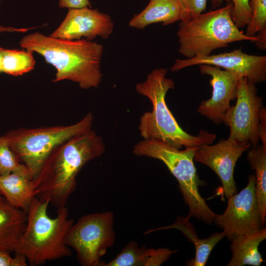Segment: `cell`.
Masks as SVG:
<instances>
[{"mask_svg":"<svg viewBox=\"0 0 266 266\" xmlns=\"http://www.w3.org/2000/svg\"><path fill=\"white\" fill-rule=\"evenodd\" d=\"M105 151L102 137L92 129L62 143L47 157L33 179L35 197L58 208L66 206L80 171Z\"/></svg>","mask_w":266,"mask_h":266,"instance_id":"obj_1","label":"cell"},{"mask_svg":"<svg viewBox=\"0 0 266 266\" xmlns=\"http://www.w3.org/2000/svg\"><path fill=\"white\" fill-rule=\"evenodd\" d=\"M22 48L36 52L55 67L53 82L68 80L83 89L97 88L102 79L103 46L86 39L67 40L36 32L22 37Z\"/></svg>","mask_w":266,"mask_h":266,"instance_id":"obj_2","label":"cell"},{"mask_svg":"<svg viewBox=\"0 0 266 266\" xmlns=\"http://www.w3.org/2000/svg\"><path fill=\"white\" fill-rule=\"evenodd\" d=\"M167 69L158 68L148 75L146 80L138 83L136 91L147 97L152 104V110L143 114L138 129L143 139H158L175 148L199 147L211 144L216 139L215 134L201 130L198 135H192L179 125L167 107L166 96L173 89V81L166 77Z\"/></svg>","mask_w":266,"mask_h":266,"instance_id":"obj_3","label":"cell"},{"mask_svg":"<svg viewBox=\"0 0 266 266\" xmlns=\"http://www.w3.org/2000/svg\"><path fill=\"white\" fill-rule=\"evenodd\" d=\"M49 201L34 197L27 213L26 227L15 250L24 256L31 266L61 259L72 255L66 237L73 221L66 206L59 207L57 215L48 214Z\"/></svg>","mask_w":266,"mask_h":266,"instance_id":"obj_4","label":"cell"},{"mask_svg":"<svg viewBox=\"0 0 266 266\" xmlns=\"http://www.w3.org/2000/svg\"><path fill=\"white\" fill-rule=\"evenodd\" d=\"M232 8V3L229 2L223 7L201 13L188 21H180L176 33L178 53L191 59L209 56L214 50L233 42L257 41L255 35H246L235 25L231 16Z\"/></svg>","mask_w":266,"mask_h":266,"instance_id":"obj_5","label":"cell"},{"mask_svg":"<svg viewBox=\"0 0 266 266\" xmlns=\"http://www.w3.org/2000/svg\"><path fill=\"white\" fill-rule=\"evenodd\" d=\"M197 148L180 150L160 140L143 139L134 146L133 153L164 163L178 182L184 200L189 206V215L209 225L217 214L210 209L199 191L200 181L194 163Z\"/></svg>","mask_w":266,"mask_h":266,"instance_id":"obj_6","label":"cell"},{"mask_svg":"<svg viewBox=\"0 0 266 266\" xmlns=\"http://www.w3.org/2000/svg\"><path fill=\"white\" fill-rule=\"evenodd\" d=\"M94 116L88 113L70 125L11 130L4 135L20 162L31 172L33 179L43 163L57 147L70 138L92 129Z\"/></svg>","mask_w":266,"mask_h":266,"instance_id":"obj_7","label":"cell"},{"mask_svg":"<svg viewBox=\"0 0 266 266\" xmlns=\"http://www.w3.org/2000/svg\"><path fill=\"white\" fill-rule=\"evenodd\" d=\"M114 219L108 211L84 215L72 225L66 243L75 250L81 265L103 266L101 258L115 241Z\"/></svg>","mask_w":266,"mask_h":266,"instance_id":"obj_8","label":"cell"},{"mask_svg":"<svg viewBox=\"0 0 266 266\" xmlns=\"http://www.w3.org/2000/svg\"><path fill=\"white\" fill-rule=\"evenodd\" d=\"M236 101L230 106L223 116V123L230 127L229 137L251 146L258 145V126L263 98L257 95L255 84L246 77L239 79Z\"/></svg>","mask_w":266,"mask_h":266,"instance_id":"obj_9","label":"cell"},{"mask_svg":"<svg viewBox=\"0 0 266 266\" xmlns=\"http://www.w3.org/2000/svg\"><path fill=\"white\" fill-rule=\"evenodd\" d=\"M225 212L216 214L213 222L223 232L229 240L263 228L256 194L254 174L248 177L246 186L239 193L229 197Z\"/></svg>","mask_w":266,"mask_h":266,"instance_id":"obj_10","label":"cell"},{"mask_svg":"<svg viewBox=\"0 0 266 266\" xmlns=\"http://www.w3.org/2000/svg\"><path fill=\"white\" fill-rule=\"evenodd\" d=\"M251 145L228 137L214 145L207 144L196 149L194 160L213 170L220 178L227 198L236 193L233 173L236 163Z\"/></svg>","mask_w":266,"mask_h":266,"instance_id":"obj_11","label":"cell"},{"mask_svg":"<svg viewBox=\"0 0 266 266\" xmlns=\"http://www.w3.org/2000/svg\"><path fill=\"white\" fill-rule=\"evenodd\" d=\"M206 64L222 67L225 70L245 77L254 84L266 80V56L249 55L241 49L207 56L176 59L170 70L177 71L195 65Z\"/></svg>","mask_w":266,"mask_h":266,"instance_id":"obj_12","label":"cell"},{"mask_svg":"<svg viewBox=\"0 0 266 266\" xmlns=\"http://www.w3.org/2000/svg\"><path fill=\"white\" fill-rule=\"evenodd\" d=\"M110 16L85 7L70 8L60 25L49 36L67 40H92L97 36L107 38L113 31Z\"/></svg>","mask_w":266,"mask_h":266,"instance_id":"obj_13","label":"cell"},{"mask_svg":"<svg viewBox=\"0 0 266 266\" xmlns=\"http://www.w3.org/2000/svg\"><path fill=\"white\" fill-rule=\"evenodd\" d=\"M199 66L202 74L211 77L209 84L212 92L210 99L200 102L197 111L215 124H220L231 106V101L236 99L238 82L242 77L219 66L206 64Z\"/></svg>","mask_w":266,"mask_h":266,"instance_id":"obj_14","label":"cell"},{"mask_svg":"<svg viewBox=\"0 0 266 266\" xmlns=\"http://www.w3.org/2000/svg\"><path fill=\"white\" fill-rule=\"evenodd\" d=\"M0 194L11 205L27 211L35 195L33 177L25 166L10 174L0 175Z\"/></svg>","mask_w":266,"mask_h":266,"instance_id":"obj_15","label":"cell"},{"mask_svg":"<svg viewBox=\"0 0 266 266\" xmlns=\"http://www.w3.org/2000/svg\"><path fill=\"white\" fill-rule=\"evenodd\" d=\"M190 216L187 217H178L175 223L166 227L154 229H150L145 233L148 234L154 231L168 229H175L180 230L185 236L191 241L195 246V257L187 262L189 266H204L205 265L210 254L217 244L226 236L225 233H215L208 237L200 239L193 225L190 223Z\"/></svg>","mask_w":266,"mask_h":266,"instance_id":"obj_16","label":"cell"},{"mask_svg":"<svg viewBox=\"0 0 266 266\" xmlns=\"http://www.w3.org/2000/svg\"><path fill=\"white\" fill-rule=\"evenodd\" d=\"M27 213L4 199L0 205V250L14 252L26 227Z\"/></svg>","mask_w":266,"mask_h":266,"instance_id":"obj_17","label":"cell"},{"mask_svg":"<svg viewBox=\"0 0 266 266\" xmlns=\"http://www.w3.org/2000/svg\"><path fill=\"white\" fill-rule=\"evenodd\" d=\"M181 7L178 0H150L146 7L133 16L129 26L140 30L154 23L166 26L180 21Z\"/></svg>","mask_w":266,"mask_h":266,"instance_id":"obj_18","label":"cell"},{"mask_svg":"<svg viewBox=\"0 0 266 266\" xmlns=\"http://www.w3.org/2000/svg\"><path fill=\"white\" fill-rule=\"evenodd\" d=\"M266 238V228L233 238L230 246L232 257L227 266H261L264 260L258 251V246Z\"/></svg>","mask_w":266,"mask_h":266,"instance_id":"obj_19","label":"cell"},{"mask_svg":"<svg viewBox=\"0 0 266 266\" xmlns=\"http://www.w3.org/2000/svg\"><path fill=\"white\" fill-rule=\"evenodd\" d=\"M247 160L255 171L256 194L263 223L266 215V148L263 145L252 146L247 153Z\"/></svg>","mask_w":266,"mask_h":266,"instance_id":"obj_20","label":"cell"},{"mask_svg":"<svg viewBox=\"0 0 266 266\" xmlns=\"http://www.w3.org/2000/svg\"><path fill=\"white\" fill-rule=\"evenodd\" d=\"M33 53L23 49H4L1 60L2 72L19 76L33 70L35 64Z\"/></svg>","mask_w":266,"mask_h":266,"instance_id":"obj_21","label":"cell"},{"mask_svg":"<svg viewBox=\"0 0 266 266\" xmlns=\"http://www.w3.org/2000/svg\"><path fill=\"white\" fill-rule=\"evenodd\" d=\"M150 248L139 247L135 241L126 245L116 257L103 266H148Z\"/></svg>","mask_w":266,"mask_h":266,"instance_id":"obj_22","label":"cell"},{"mask_svg":"<svg viewBox=\"0 0 266 266\" xmlns=\"http://www.w3.org/2000/svg\"><path fill=\"white\" fill-rule=\"evenodd\" d=\"M252 18L245 34L253 37L258 32L266 29V0H250Z\"/></svg>","mask_w":266,"mask_h":266,"instance_id":"obj_23","label":"cell"},{"mask_svg":"<svg viewBox=\"0 0 266 266\" xmlns=\"http://www.w3.org/2000/svg\"><path fill=\"white\" fill-rule=\"evenodd\" d=\"M24 166L11 149L4 136H0V175L10 174Z\"/></svg>","mask_w":266,"mask_h":266,"instance_id":"obj_24","label":"cell"},{"mask_svg":"<svg viewBox=\"0 0 266 266\" xmlns=\"http://www.w3.org/2000/svg\"><path fill=\"white\" fill-rule=\"evenodd\" d=\"M232 1L233 8L231 12L232 19L239 29L247 26L252 18L250 0H225Z\"/></svg>","mask_w":266,"mask_h":266,"instance_id":"obj_25","label":"cell"},{"mask_svg":"<svg viewBox=\"0 0 266 266\" xmlns=\"http://www.w3.org/2000/svg\"><path fill=\"white\" fill-rule=\"evenodd\" d=\"M181 7L180 21L194 19L206 9L207 0H178Z\"/></svg>","mask_w":266,"mask_h":266,"instance_id":"obj_26","label":"cell"},{"mask_svg":"<svg viewBox=\"0 0 266 266\" xmlns=\"http://www.w3.org/2000/svg\"><path fill=\"white\" fill-rule=\"evenodd\" d=\"M6 250H0V266H26L27 260L22 254H16L12 258Z\"/></svg>","mask_w":266,"mask_h":266,"instance_id":"obj_27","label":"cell"},{"mask_svg":"<svg viewBox=\"0 0 266 266\" xmlns=\"http://www.w3.org/2000/svg\"><path fill=\"white\" fill-rule=\"evenodd\" d=\"M258 135L260 140L262 142L263 146L266 148V110L264 105L260 112Z\"/></svg>","mask_w":266,"mask_h":266,"instance_id":"obj_28","label":"cell"},{"mask_svg":"<svg viewBox=\"0 0 266 266\" xmlns=\"http://www.w3.org/2000/svg\"><path fill=\"white\" fill-rule=\"evenodd\" d=\"M59 4L60 7L69 9L91 7L89 0H59Z\"/></svg>","mask_w":266,"mask_h":266,"instance_id":"obj_29","label":"cell"},{"mask_svg":"<svg viewBox=\"0 0 266 266\" xmlns=\"http://www.w3.org/2000/svg\"><path fill=\"white\" fill-rule=\"evenodd\" d=\"M255 36L258 39L255 42L257 47L260 50L266 49V29L262 30L256 33Z\"/></svg>","mask_w":266,"mask_h":266,"instance_id":"obj_30","label":"cell"},{"mask_svg":"<svg viewBox=\"0 0 266 266\" xmlns=\"http://www.w3.org/2000/svg\"><path fill=\"white\" fill-rule=\"evenodd\" d=\"M1 0H0V1ZM37 27H32L31 28H16L12 27H5L0 25V33L2 32H18V33H25L28 31L36 28Z\"/></svg>","mask_w":266,"mask_h":266,"instance_id":"obj_31","label":"cell"},{"mask_svg":"<svg viewBox=\"0 0 266 266\" xmlns=\"http://www.w3.org/2000/svg\"><path fill=\"white\" fill-rule=\"evenodd\" d=\"M212 3V7L215 8L221 5L223 0H210Z\"/></svg>","mask_w":266,"mask_h":266,"instance_id":"obj_32","label":"cell"},{"mask_svg":"<svg viewBox=\"0 0 266 266\" xmlns=\"http://www.w3.org/2000/svg\"><path fill=\"white\" fill-rule=\"evenodd\" d=\"M3 48L0 47V73L2 72L1 70V60H2V53L3 51Z\"/></svg>","mask_w":266,"mask_h":266,"instance_id":"obj_33","label":"cell"},{"mask_svg":"<svg viewBox=\"0 0 266 266\" xmlns=\"http://www.w3.org/2000/svg\"><path fill=\"white\" fill-rule=\"evenodd\" d=\"M4 200V198L2 197V196L0 194V205L3 202Z\"/></svg>","mask_w":266,"mask_h":266,"instance_id":"obj_34","label":"cell"}]
</instances>
